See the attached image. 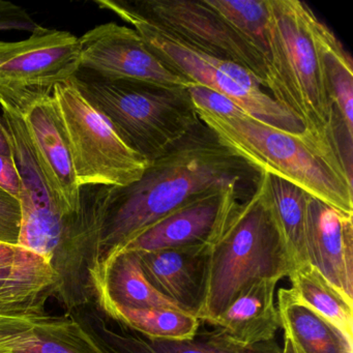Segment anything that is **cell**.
I'll return each instance as SVG.
<instances>
[{
  "label": "cell",
  "instance_id": "cell-30",
  "mask_svg": "<svg viewBox=\"0 0 353 353\" xmlns=\"http://www.w3.org/2000/svg\"><path fill=\"white\" fill-rule=\"evenodd\" d=\"M37 254L17 245L0 243V268L15 265L32 259Z\"/></svg>",
  "mask_w": 353,
  "mask_h": 353
},
{
  "label": "cell",
  "instance_id": "cell-27",
  "mask_svg": "<svg viewBox=\"0 0 353 353\" xmlns=\"http://www.w3.org/2000/svg\"><path fill=\"white\" fill-rule=\"evenodd\" d=\"M21 229L19 201L0 189V243L17 245Z\"/></svg>",
  "mask_w": 353,
  "mask_h": 353
},
{
  "label": "cell",
  "instance_id": "cell-2",
  "mask_svg": "<svg viewBox=\"0 0 353 353\" xmlns=\"http://www.w3.org/2000/svg\"><path fill=\"white\" fill-rule=\"evenodd\" d=\"M266 85L303 128V135L352 183L353 137L328 92L318 28L321 20L299 0H266Z\"/></svg>",
  "mask_w": 353,
  "mask_h": 353
},
{
  "label": "cell",
  "instance_id": "cell-31",
  "mask_svg": "<svg viewBox=\"0 0 353 353\" xmlns=\"http://www.w3.org/2000/svg\"><path fill=\"white\" fill-rule=\"evenodd\" d=\"M0 154L8 157V158H13L9 134H8L7 128L1 119H0Z\"/></svg>",
  "mask_w": 353,
  "mask_h": 353
},
{
  "label": "cell",
  "instance_id": "cell-22",
  "mask_svg": "<svg viewBox=\"0 0 353 353\" xmlns=\"http://www.w3.org/2000/svg\"><path fill=\"white\" fill-rule=\"evenodd\" d=\"M128 330L131 334L115 336V353H282V348L274 340L254 346H241L218 328L198 330L194 338L183 340L148 338Z\"/></svg>",
  "mask_w": 353,
  "mask_h": 353
},
{
  "label": "cell",
  "instance_id": "cell-28",
  "mask_svg": "<svg viewBox=\"0 0 353 353\" xmlns=\"http://www.w3.org/2000/svg\"><path fill=\"white\" fill-rule=\"evenodd\" d=\"M38 26L23 8L0 0V32L26 30L32 32Z\"/></svg>",
  "mask_w": 353,
  "mask_h": 353
},
{
  "label": "cell",
  "instance_id": "cell-25",
  "mask_svg": "<svg viewBox=\"0 0 353 353\" xmlns=\"http://www.w3.org/2000/svg\"><path fill=\"white\" fill-rule=\"evenodd\" d=\"M105 313L121 325L148 338L183 340L194 338L200 320L174 307L110 309Z\"/></svg>",
  "mask_w": 353,
  "mask_h": 353
},
{
  "label": "cell",
  "instance_id": "cell-15",
  "mask_svg": "<svg viewBox=\"0 0 353 353\" xmlns=\"http://www.w3.org/2000/svg\"><path fill=\"white\" fill-rule=\"evenodd\" d=\"M307 262L353 301V214L307 196Z\"/></svg>",
  "mask_w": 353,
  "mask_h": 353
},
{
  "label": "cell",
  "instance_id": "cell-13",
  "mask_svg": "<svg viewBox=\"0 0 353 353\" xmlns=\"http://www.w3.org/2000/svg\"><path fill=\"white\" fill-rule=\"evenodd\" d=\"M237 203L236 185L208 192L165 216L121 249L148 253L190 245H212Z\"/></svg>",
  "mask_w": 353,
  "mask_h": 353
},
{
  "label": "cell",
  "instance_id": "cell-24",
  "mask_svg": "<svg viewBox=\"0 0 353 353\" xmlns=\"http://www.w3.org/2000/svg\"><path fill=\"white\" fill-rule=\"evenodd\" d=\"M320 48L327 80L328 92L336 115L353 137L352 59L324 22L318 28Z\"/></svg>",
  "mask_w": 353,
  "mask_h": 353
},
{
  "label": "cell",
  "instance_id": "cell-18",
  "mask_svg": "<svg viewBox=\"0 0 353 353\" xmlns=\"http://www.w3.org/2000/svg\"><path fill=\"white\" fill-rule=\"evenodd\" d=\"M278 281L259 280L250 285L223 312L212 325L241 346H254L274 340L282 328L274 289Z\"/></svg>",
  "mask_w": 353,
  "mask_h": 353
},
{
  "label": "cell",
  "instance_id": "cell-14",
  "mask_svg": "<svg viewBox=\"0 0 353 353\" xmlns=\"http://www.w3.org/2000/svg\"><path fill=\"white\" fill-rule=\"evenodd\" d=\"M148 282L167 301L199 319L210 280V245L138 253Z\"/></svg>",
  "mask_w": 353,
  "mask_h": 353
},
{
  "label": "cell",
  "instance_id": "cell-6",
  "mask_svg": "<svg viewBox=\"0 0 353 353\" xmlns=\"http://www.w3.org/2000/svg\"><path fill=\"white\" fill-rule=\"evenodd\" d=\"M94 3L133 26L152 52L190 83L227 97L262 123L289 133L303 134L301 123L262 90L263 84L249 70L185 44L139 13L129 1L94 0Z\"/></svg>",
  "mask_w": 353,
  "mask_h": 353
},
{
  "label": "cell",
  "instance_id": "cell-3",
  "mask_svg": "<svg viewBox=\"0 0 353 353\" xmlns=\"http://www.w3.org/2000/svg\"><path fill=\"white\" fill-rule=\"evenodd\" d=\"M199 119L256 170L281 177L320 201L353 214V185L303 134L272 127L235 106L229 114L197 110Z\"/></svg>",
  "mask_w": 353,
  "mask_h": 353
},
{
  "label": "cell",
  "instance_id": "cell-17",
  "mask_svg": "<svg viewBox=\"0 0 353 353\" xmlns=\"http://www.w3.org/2000/svg\"><path fill=\"white\" fill-rule=\"evenodd\" d=\"M90 284L103 311L110 309L174 307L148 282L137 252L119 249L96 259Z\"/></svg>",
  "mask_w": 353,
  "mask_h": 353
},
{
  "label": "cell",
  "instance_id": "cell-10",
  "mask_svg": "<svg viewBox=\"0 0 353 353\" xmlns=\"http://www.w3.org/2000/svg\"><path fill=\"white\" fill-rule=\"evenodd\" d=\"M130 3L185 44L249 70L265 88L262 57L204 0H143Z\"/></svg>",
  "mask_w": 353,
  "mask_h": 353
},
{
  "label": "cell",
  "instance_id": "cell-5",
  "mask_svg": "<svg viewBox=\"0 0 353 353\" xmlns=\"http://www.w3.org/2000/svg\"><path fill=\"white\" fill-rule=\"evenodd\" d=\"M74 80L121 140L148 163L201 121L188 86L106 79L84 69Z\"/></svg>",
  "mask_w": 353,
  "mask_h": 353
},
{
  "label": "cell",
  "instance_id": "cell-7",
  "mask_svg": "<svg viewBox=\"0 0 353 353\" xmlns=\"http://www.w3.org/2000/svg\"><path fill=\"white\" fill-rule=\"evenodd\" d=\"M52 96L80 188L125 187L142 176L148 162L121 140L74 77L55 84Z\"/></svg>",
  "mask_w": 353,
  "mask_h": 353
},
{
  "label": "cell",
  "instance_id": "cell-11",
  "mask_svg": "<svg viewBox=\"0 0 353 353\" xmlns=\"http://www.w3.org/2000/svg\"><path fill=\"white\" fill-rule=\"evenodd\" d=\"M79 42L80 69L101 77L185 88L191 84L163 63L134 28L115 22L101 24Z\"/></svg>",
  "mask_w": 353,
  "mask_h": 353
},
{
  "label": "cell",
  "instance_id": "cell-8",
  "mask_svg": "<svg viewBox=\"0 0 353 353\" xmlns=\"http://www.w3.org/2000/svg\"><path fill=\"white\" fill-rule=\"evenodd\" d=\"M0 107L21 185L18 199L21 208L18 245L40 256L55 270L63 257L71 216L63 218L53 202L19 111L1 94Z\"/></svg>",
  "mask_w": 353,
  "mask_h": 353
},
{
  "label": "cell",
  "instance_id": "cell-16",
  "mask_svg": "<svg viewBox=\"0 0 353 353\" xmlns=\"http://www.w3.org/2000/svg\"><path fill=\"white\" fill-rule=\"evenodd\" d=\"M0 353H108L74 319L45 311L0 315Z\"/></svg>",
  "mask_w": 353,
  "mask_h": 353
},
{
  "label": "cell",
  "instance_id": "cell-4",
  "mask_svg": "<svg viewBox=\"0 0 353 353\" xmlns=\"http://www.w3.org/2000/svg\"><path fill=\"white\" fill-rule=\"evenodd\" d=\"M292 270L286 243L259 181L237 203L210 245V280L200 321L212 324L250 285L280 281Z\"/></svg>",
  "mask_w": 353,
  "mask_h": 353
},
{
  "label": "cell",
  "instance_id": "cell-32",
  "mask_svg": "<svg viewBox=\"0 0 353 353\" xmlns=\"http://www.w3.org/2000/svg\"><path fill=\"white\" fill-rule=\"evenodd\" d=\"M282 353H303L296 345L293 343V341L289 338L287 334H284V346L282 348Z\"/></svg>",
  "mask_w": 353,
  "mask_h": 353
},
{
  "label": "cell",
  "instance_id": "cell-21",
  "mask_svg": "<svg viewBox=\"0 0 353 353\" xmlns=\"http://www.w3.org/2000/svg\"><path fill=\"white\" fill-rule=\"evenodd\" d=\"M286 243L292 270L307 262L305 222L307 196L303 190L281 177L261 171L258 179Z\"/></svg>",
  "mask_w": 353,
  "mask_h": 353
},
{
  "label": "cell",
  "instance_id": "cell-20",
  "mask_svg": "<svg viewBox=\"0 0 353 353\" xmlns=\"http://www.w3.org/2000/svg\"><path fill=\"white\" fill-rule=\"evenodd\" d=\"M59 290V276L39 255L0 268V315L45 311L47 299Z\"/></svg>",
  "mask_w": 353,
  "mask_h": 353
},
{
  "label": "cell",
  "instance_id": "cell-19",
  "mask_svg": "<svg viewBox=\"0 0 353 353\" xmlns=\"http://www.w3.org/2000/svg\"><path fill=\"white\" fill-rule=\"evenodd\" d=\"M276 307L284 334L301 352L353 353V339L305 305L292 289L279 290Z\"/></svg>",
  "mask_w": 353,
  "mask_h": 353
},
{
  "label": "cell",
  "instance_id": "cell-26",
  "mask_svg": "<svg viewBox=\"0 0 353 353\" xmlns=\"http://www.w3.org/2000/svg\"><path fill=\"white\" fill-rule=\"evenodd\" d=\"M265 61L268 9L266 0H204Z\"/></svg>",
  "mask_w": 353,
  "mask_h": 353
},
{
  "label": "cell",
  "instance_id": "cell-29",
  "mask_svg": "<svg viewBox=\"0 0 353 353\" xmlns=\"http://www.w3.org/2000/svg\"><path fill=\"white\" fill-rule=\"evenodd\" d=\"M0 189L7 192L15 199H19L20 185L19 173L13 158L0 154Z\"/></svg>",
  "mask_w": 353,
  "mask_h": 353
},
{
  "label": "cell",
  "instance_id": "cell-9",
  "mask_svg": "<svg viewBox=\"0 0 353 353\" xmlns=\"http://www.w3.org/2000/svg\"><path fill=\"white\" fill-rule=\"evenodd\" d=\"M52 88L0 90V94L19 111L53 202L61 216L68 218L79 210L80 187Z\"/></svg>",
  "mask_w": 353,
  "mask_h": 353
},
{
  "label": "cell",
  "instance_id": "cell-1",
  "mask_svg": "<svg viewBox=\"0 0 353 353\" xmlns=\"http://www.w3.org/2000/svg\"><path fill=\"white\" fill-rule=\"evenodd\" d=\"M255 174L259 171L200 121L165 154L148 162L137 181L125 187L105 185L99 257L125 247L188 202L253 181Z\"/></svg>",
  "mask_w": 353,
  "mask_h": 353
},
{
  "label": "cell",
  "instance_id": "cell-23",
  "mask_svg": "<svg viewBox=\"0 0 353 353\" xmlns=\"http://www.w3.org/2000/svg\"><path fill=\"white\" fill-rule=\"evenodd\" d=\"M291 289L301 301L353 339V301L330 284L310 263L291 270Z\"/></svg>",
  "mask_w": 353,
  "mask_h": 353
},
{
  "label": "cell",
  "instance_id": "cell-12",
  "mask_svg": "<svg viewBox=\"0 0 353 353\" xmlns=\"http://www.w3.org/2000/svg\"><path fill=\"white\" fill-rule=\"evenodd\" d=\"M81 68L79 38L39 26L30 38L0 41V90L52 88Z\"/></svg>",
  "mask_w": 353,
  "mask_h": 353
}]
</instances>
